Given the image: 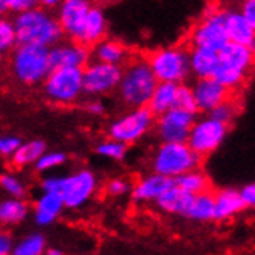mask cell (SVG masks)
Wrapping results in <instances>:
<instances>
[{
    "mask_svg": "<svg viewBox=\"0 0 255 255\" xmlns=\"http://www.w3.org/2000/svg\"><path fill=\"white\" fill-rule=\"evenodd\" d=\"M12 23L16 28L17 43L51 48L64 37L62 28L54 14L39 6L16 14Z\"/></svg>",
    "mask_w": 255,
    "mask_h": 255,
    "instance_id": "6da1fadb",
    "label": "cell"
},
{
    "mask_svg": "<svg viewBox=\"0 0 255 255\" xmlns=\"http://www.w3.org/2000/svg\"><path fill=\"white\" fill-rule=\"evenodd\" d=\"M158 84L145 57H130L123 65V74L118 84V96L128 109L145 107Z\"/></svg>",
    "mask_w": 255,
    "mask_h": 255,
    "instance_id": "7a4b0ae2",
    "label": "cell"
},
{
    "mask_svg": "<svg viewBox=\"0 0 255 255\" xmlns=\"http://www.w3.org/2000/svg\"><path fill=\"white\" fill-rule=\"evenodd\" d=\"M42 192H56L62 197L67 209H81L98 190V178L88 170L81 169L70 175H48L40 183Z\"/></svg>",
    "mask_w": 255,
    "mask_h": 255,
    "instance_id": "3957f363",
    "label": "cell"
},
{
    "mask_svg": "<svg viewBox=\"0 0 255 255\" xmlns=\"http://www.w3.org/2000/svg\"><path fill=\"white\" fill-rule=\"evenodd\" d=\"M51 70L50 48L17 43L9 54V71L22 85L34 87L42 84Z\"/></svg>",
    "mask_w": 255,
    "mask_h": 255,
    "instance_id": "277c9868",
    "label": "cell"
},
{
    "mask_svg": "<svg viewBox=\"0 0 255 255\" xmlns=\"http://www.w3.org/2000/svg\"><path fill=\"white\" fill-rule=\"evenodd\" d=\"M152 170L175 179L189 170L198 169L201 156L187 145V142H161L152 155Z\"/></svg>",
    "mask_w": 255,
    "mask_h": 255,
    "instance_id": "5b68a950",
    "label": "cell"
},
{
    "mask_svg": "<svg viewBox=\"0 0 255 255\" xmlns=\"http://www.w3.org/2000/svg\"><path fill=\"white\" fill-rule=\"evenodd\" d=\"M148 67L158 82L184 84L190 78L189 48L170 45L152 51L147 56Z\"/></svg>",
    "mask_w": 255,
    "mask_h": 255,
    "instance_id": "8992f818",
    "label": "cell"
},
{
    "mask_svg": "<svg viewBox=\"0 0 255 255\" xmlns=\"http://www.w3.org/2000/svg\"><path fill=\"white\" fill-rule=\"evenodd\" d=\"M43 96L56 106H71L82 95V68H53L42 82Z\"/></svg>",
    "mask_w": 255,
    "mask_h": 255,
    "instance_id": "52a82bcc",
    "label": "cell"
},
{
    "mask_svg": "<svg viewBox=\"0 0 255 255\" xmlns=\"http://www.w3.org/2000/svg\"><path fill=\"white\" fill-rule=\"evenodd\" d=\"M155 118L156 116L150 112L147 106L130 109L127 113H123L109 124L107 134L109 138L131 145L145 138L153 130Z\"/></svg>",
    "mask_w": 255,
    "mask_h": 255,
    "instance_id": "ba28073f",
    "label": "cell"
},
{
    "mask_svg": "<svg viewBox=\"0 0 255 255\" xmlns=\"http://www.w3.org/2000/svg\"><path fill=\"white\" fill-rule=\"evenodd\" d=\"M229 133V126L211 115L197 116L187 134V145L198 156L204 158L217 152Z\"/></svg>",
    "mask_w": 255,
    "mask_h": 255,
    "instance_id": "9c48e42d",
    "label": "cell"
},
{
    "mask_svg": "<svg viewBox=\"0 0 255 255\" xmlns=\"http://www.w3.org/2000/svg\"><path fill=\"white\" fill-rule=\"evenodd\" d=\"M189 42L190 47L206 48L218 53L229 42L226 31H224V11H206L203 17L193 25L189 34Z\"/></svg>",
    "mask_w": 255,
    "mask_h": 255,
    "instance_id": "30bf717a",
    "label": "cell"
},
{
    "mask_svg": "<svg viewBox=\"0 0 255 255\" xmlns=\"http://www.w3.org/2000/svg\"><path fill=\"white\" fill-rule=\"evenodd\" d=\"M121 74L123 67L99 62L93 59L82 68L84 95L90 98H101L116 92Z\"/></svg>",
    "mask_w": 255,
    "mask_h": 255,
    "instance_id": "8fae6325",
    "label": "cell"
},
{
    "mask_svg": "<svg viewBox=\"0 0 255 255\" xmlns=\"http://www.w3.org/2000/svg\"><path fill=\"white\" fill-rule=\"evenodd\" d=\"M195 118L197 113L172 107L155 118L153 128L161 142H186Z\"/></svg>",
    "mask_w": 255,
    "mask_h": 255,
    "instance_id": "7c38bea8",
    "label": "cell"
},
{
    "mask_svg": "<svg viewBox=\"0 0 255 255\" xmlns=\"http://www.w3.org/2000/svg\"><path fill=\"white\" fill-rule=\"evenodd\" d=\"M92 0H62L56 8V19L62 28L64 36L70 40H79L85 17L92 8Z\"/></svg>",
    "mask_w": 255,
    "mask_h": 255,
    "instance_id": "4fadbf2b",
    "label": "cell"
},
{
    "mask_svg": "<svg viewBox=\"0 0 255 255\" xmlns=\"http://www.w3.org/2000/svg\"><path fill=\"white\" fill-rule=\"evenodd\" d=\"M50 61L53 68H84L92 61V50L76 40H61L50 48Z\"/></svg>",
    "mask_w": 255,
    "mask_h": 255,
    "instance_id": "5bb4252c",
    "label": "cell"
},
{
    "mask_svg": "<svg viewBox=\"0 0 255 255\" xmlns=\"http://www.w3.org/2000/svg\"><path fill=\"white\" fill-rule=\"evenodd\" d=\"M192 93L195 106H197V112H201L204 115L211 113L220 102L231 96L229 90L224 88L214 78L197 79L192 85Z\"/></svg>",
    "mask_w": 255,
    "mask_h": 255,
    "instance_id": "9a60e30c",
    "label": "cell"
},
{
    "mask_svg": "<svg viewBox=\"0 0 255 255\" xmlns=\"http://www.w3.org/2000/svg\"><path fill=\"white\" fill-rule=\"evenodd\" d=\"M173 184L175 183L172 178L152 172L142 176L141 179H138V181L131 186L130 189L131 200L134 203H150V201L155 203L161 195L167 189H170Z\"/></svg>",
    "mask_w": 255,
    "mask_h": 255,
    "instance_id": "2e32d148",
    "label": "cell"
},
{
    "mask_svg": "<svg viewBox=\"0 0 255 255\" xmlns=\"http://www.w3.org/2000/svg\"><path fill=\"white\" fill-rule=\"evenodd\" d=\"M224 31L229 42L255 50V25L248 22L238 9L224 11Z\"/></svg>",
    "mask_w": 255,
    "mask_h": 255,
    "instance_id": "e0dca14e",
    "label": "cell"
},
{
    "mask_svg": "<svg viewBox=\"0 0 255 255\" xmlns=\"http://www.w3.org/2000/svg\"><path fill=\"white\" fill-rule=\"evenodd\" d=\"M64 200L56 192H42L33 207V217L37 226H50L64 212Z\"/></svg>",
    "mask_w": 255,
    "mask_h": 255,
    "instance_id": "ac0fdd59",
    "label": "cell"
},
{
    "mask_svg": "<svg viewBox=\"0 0 255 255\" xmlns=\"http://www.w3.org/2000/svg\"><path fill=\"white\" fill-rule=\"evenodd\" d=\"M92 56L95 61L123 67L131 57V53L124 42L113 37H104L93 45Z\"/></svg>",
    "mask_w": 255,
    "mask_h": 255,
    "instance_id": "d6986e66",
    "label": "cell"
},
{
    "mask_svg": "<svg viewBox=\"0 0 255 255\" xmlns=\"http://www.w3.org/2000/svg\"><path fill=\"white\" fill-rule=\"evenodd\" d=\"M218 62L249 74L254 65V50L234 42H228L218 51Z\"/></svg>",
    "mask_w": 255,
    "mask_h": 255,
    "instance_id": "ffe728a7",
    "label": "cell"
},
{
    "mask_svg": "<svg viewBox=\"0 0 255 255\" xmlns=\"http://www.w3.org/2000/svg\"><path fill=\"white\" fill-rule=\"evenodd\" d=\"M107 29H109V22L106 17V12H104L101 6L92 5L85 17L78 42L84 45H95L96 42L107 36Z\"/></svg>",
    "mask_w": 255,
    "mask_h": 255,
    "instance_id": "44dd1931",
    "label": "cell"
},
{
    "mask_svg": "<svg viewBox=\"0 0 255 255\" xmlns=\"http://www.w3.org/2000/svg\"><path fill=\"white\" fill-rule=\"evenodd\" d=\"M189 67H190V76L197 79L212 78L218 67V53L206 48H189Z\"/></svg>",
    "mask_w": 255,
    "mask_h": 255,
    "instance_id": "7402d4cb",
    "label": "cell"
},
{
    "mask_svg": "<svg viewBox=\"0 0 255 255\" xmlns=\"http://www.w3.org/2000/svg\"><path fill=\"white\" fill-rule=\"evenodd\" d=\"M214 203H215V220L218 221L231 220L246 209L242 198H240L238 190L232 187L221 189L217 193H214Z\"/></svg>",
    "mask_w": 255,
    "mask_h": 255,
    "instance_id": "603a6c76",
    "label": "cell"
},
{
    "mask_svg": "<svg viewBox=\"0 0 255 255\" xmlns=\"http://www.w3.org/2000/svg\"><path fill=\"white\" fill-rule=\"evenodd\" d=\"M193 195L184 192L183 189H179L178 186H172L167 189L161 197L155 201L156 207L164 214H170V215H186L189 204L192 201Z\"/></svg>",
    "mask_w": 255,
    "mask_h": 255,
    "instance_id": "cb8c5ba5",
    "label": "cell"
},
{
    "mask_svg": "<svg viewBox=\"0 0 255 255\" xmlns=\"http://www.w3.org/2000/svg\"><path fill=\"white\" fill-rule=\"evenodd\" d=\"M29 215V204L25 198L8 197L0 201V224L2 226H16L23 223Z\"/></svg>",
    "mask_w": 255,
    "mask_h": 255,
    "instance_id": "d4e9b609",
    "label": "cell"
},
{
    "mask_svg": "<svg viewBox=\"0 0 255 255\" xmlns=\"http://www.w3.org/2000/svg\"><path fill=\"white\" fill-rule=\"evenodd\" d=\"M178 84L173 82H158L153 88V93L148 99L147 107L155 116L170 110L175 106Z\"/></svg>",
    "mask_w": 255,
    "mask_h": 255,
    "instance_id": "484cf974",
    "label": "cell"
},
{
    "mask_svg": "<svg viewBox=\"0 0 255 255\" xmlns=\"http://www.w3.org/2000/svg\"><path fill=\"white\" fill-rule=\"evenodd\" d=\"M184 217L193 221H203V223L215 220L214 192L206 190V192L193 195Z\"/></svg>",
    "mask_w": 255,
    "mask_h": 255,
    "instance_id": "4316f807",
    "label": "cell"
},
{
    "mask_svg": "<svg viewBox=\"0 0 255 255\" xmlns=\"http://www.w3.org/2000/svg\"><path fill=\"white\" fill-rule=\"evenodd\" d=\"M45 150H47V144L42 139H29V141L20 142L17 150L11 156V162H12V166L17 169L34 166V162L39 159V156Z\"/></svg>",
    "mask_w": 255,
    "mask_h": 255,
    "instance_id": "83f0119b",
    "label": "cell"
},
{
    "mask_svg": "<svg viewBox=\"0 0 255 255\" xmlns=\"http://www.w3.org/2000/svg\"><path fill=\"white\" fill-rule=\"evenodd\" d=\"M173 183L175 186H178L179 189H183L184 192L190 195H197L206 190H211V179L207 178V175L203 170H200V167L176 176L173 179Z\"/></svg>",
    "mask_w": 255,
    "mask_h": 255,
    "instance_id": "f1b7e54d",
    "label": "cell"
},
{
    "mask_svg": "<svg viewBox=\"0 0 255 255\" xmlns=\"http://www.w3.org/2000/svg\"><path fill=\"white\" fill-rule=\"evenodd\" d=\"M47 249V240L42 234H29L12 245L9 255H43Z\"/></svg>",
    "mask_w": 255,
    "mask_h": 255,
    "instance_id": "f546056e",
    "label": "cell"
},
{
    "mask_svg": "<svg viewBox=\"0 0 255 255\" xmlns=\"http://www.w3.org/2000/svg\"><path fill=\"white\" fill-rule=\"evenodd\" d=\"M212 78L217 82H220L226 90H229V92H235V90L242 88L245 85V82L248 79V74L218 62V67H217Z\"/></svg>",
    "mask_w": 255,
    "mask_h": 255,
    "instance_id": "4dcf8cb0",
    "label": "cell"
},
{
    "mask_svg": "<svg viewBox=\"0 0 255 255\" xmlns=\"http://www.w3.org/2000/svg\"><path fill=\"white\" fill-rule=\"evenodd\" d=\"M128 152V145L116 141L113 138H107L102 139L98 145H96V153L106 159H112V161H123L126 159Z\"/></svg>",
    "mask_w": 255,
    "mask_h": 255,
    "instance_id": "1f68e13d",
    "label": "cell"
},
{
    "mask_svg": "<svg viewBox=\"0 0 255 255\" xmlns=\"http://www.w3.org/2000/svg\"><path fill=\"white\" fill-rule=\"evenodd\" d=\"M67 155L59 150H45L39 156V159L34 162V169L39 173H48L57 167H62L67 162Z\"/></svg>",
    "mask_w": 255,
    "mask_h": 255,
    "instance_id": "d6a6232c",
    "label": "cell"
},
{
    "mask_svg": "<svg viewBox=\"0 0 255 255\" xmlns=\"http://www.w3.org/2000/svg\"><path fill=\"white\" fill-rule=\"evenodd\" d=\"M209 115L214 116L215 119H218V121L231 126L240 115V106H238V102L234 98L229 96L228 99H224L223 102H220Z\"/></svg>",
    "mask_w": 255,
    "mask_h": 255,
    "instance_id": "836d02e7",
    "label": "cell"
},
{
    "mask_svg": "<svg viewBox=\"0 0 255 255\" xmlns=\"http://www.w3.org/2000/svg\"><path fill=\"white\" fill-rule=\"evenodd\" d=\"M17 45L16 28H14L12 19L0 16V53H11Z\"/></svg>",
    "mask_w": 255,
    "mask_h": 255,
    "instance_id": "e575fe53",
    "label": "cell"
},
{
    "mask_svg": "<svg viewBox=\"0 0 255 255\" xmlns=\"http://www.w3.org/2000/svg\"><path fill=\"white\" fill-rule=\"evenodd\" d=\"M0 189H2L8 197H14V198H25L26 197L25 183L14 173H2L0 175Z\"/></svg>",
    "mask_w": 255,
    "mask_h": 255,
    "instance_id": "d590c367",
    "label": "cell"
},
{
    "mask_svg": "<svg viewBox=\"0 0 255 255\" xmlns=\"http://www.w3.org/2000/svg\"><path fill=\"white\" fill-rule=\"evenodd\" d=\"M176 109H183L192 113H198L197 106H195V99L192 93V87H189L186 82L184 84H178L176 90V98H175V106Z\"/></svg>",
    "mask_w": 255,
    "mask_h": 255,
    "instance_id": "8d00e7d4",
    "label": "cell"
},
{
    "mask_svg": "<svg viewBox=\"0 0 255 255\" xmlns=\"http://www.w3.org/2000/svg\"><path fill=\"white\" fill-rule=\"evenodd\" d=\"M131 184L126 178H113L106 184V192L110 197H124V195L130 193Z\"/></svg>",
    "mask_w": 255,
    "mask_h": 255,
    "instance_id": "74e56055",
    "label": "cell"
},
{
    "mask_svg": "<svg viewBox=\"0 0 255 255\" xmlns=\"http://www.w3.org/2000/svg\"><path fill=\"white\" fill-rule=\"evenodd\" d=\"M20 142V138L16 134H0V156L11 158Z\"/></svg>",
    "mask_w": 255,
    "mask_h": 255,
    "instance_id": "f35d334b",
    "label": "cell"
},
{
    "mask_svg": "<svg viewBox=\"0 0 255 255\" xmlns=\"http://www.w3.org/2000/svg\"><path fill=\"white\" fill-rule=\"evenodd\" d=\"M5 3H6L8 12L16 16L19 12H23V11H28L37 6V0H5Z\"/></svg>",
    "mask_w": 255,
    "mask_h": 255,
    "instance_id": "ab89813d",
    "label": "cell"
},
{
    "mask_svg": "<svg viewBox=\"0 0 255 255\" xmlns=\"http://www.w3.org/2000/svg\"><path fill=\"white\" fill-rule=\"evenodd\" d=\"M238 193H240V198H242L246 209L248 207L252 209L255 206V184L254 183H249V184L243 186L242 189L238 190Z\"/></svg>",
    "mask_w": 255,
    "mask_h": 255,
    "instance_id": "60d3db41",
    "label": "cell"
},
{
    "mask_svg": "<svg viewBox=\"0 0 255 255\" xmlns=\"http://www.w3.org/2000/svg\"><path fill=\"white\" fill-rule=\"evenodd\" d=\"M106 110H107L106 104H104V101L99 98H92L90 101L85 102V112L92 116H102L106 113Z\"/></svg>",
    "mask_w": 255,
    "mask_h": 255,
    "instance_id": "b9f144b4",
    "label": "cell"
},
{
    "mask_svg": "<svg viewBox=\"0 0 255 255\" xmlns=\"http://www.w3.org/2000/svg\"><path fill=\"white\" fill-rule=\"evenodd\" d=\"M238 11L248 22L255 25V0H243Z\"/></svg>",
    "mask_w": 255,
    "mask_h": 255,
    "instance_id": "7bdbcfd3",
    "label": "cell"
},
{
    "mask_svg": "<svg viewBox=\"0 0 255 255\" xmlns=\"http://www.w3.org/2000/svg\"><path fill=\"white\" fill-rule=\"evenodd\" d=\"M12 249V240L8 234L0 232V255H9Z\"/></svg>",
    "mask_w": 255,
    "mask_h": 255,
    "instance_id": "ee69618b",
    "label": "cell"
},
{
    "mask_svg": "<svg viewBox=\"0 0 255 255\" xmlns=\"http://www.w3.org/2000/svg\"><path fill=\"white\" fill-rule=\"evenodd\" d=\"M62 0H37V6L47 11H54L59 5H61Z\"/></svg>",
    "mask_w": 255,
    "mask_h": 255,
    "instance_id": "f6af8a7d",
    "label": "cell"
},
{
    "mask_svg": "<svg viewBox=\"0 0 255 255\" xmlns=\"http://www.w3.org/2000/svg\"><path fill=\"white\" fill-rule=\"evenodd\" d=\"M45 255H64V252L59 248H48L45 249Z\"/></svg>",
    "mask_w": 255,
    "mask_h": 255,
    "instance_id": "bcb514c9",
    "label": "cell"
},
{
    "mask_svg": "<svg viewBox=\"0 0 255 255\" xmlns=\"http://www.w3.org/2000/svg\"><path fill=\"white\" fill-rule=\"evenodd\" d=\"M5 14H8L6 3H5V0H0V16H5Z\"/></svg>",
    "mask_w": 255,
    "mask_h": 255,
    "instance_id": "7dc6e473",
    "label": "cell"
},
{
    "mask_svg": "<svg viewBox=\"0 0 255 255\" xmlns=\"http://www.w3.org/2000/svg\"><path fill=\"white\" fill-rule=\"evenodd\" d=\"M2 64H3V54L0 53V65H2Z\"/></svg>",
    "mask_w": 255,
    "mask_h": 255,
    "instance_id": "c3c4849f",
    "label": "cell"
}]
</instances>
